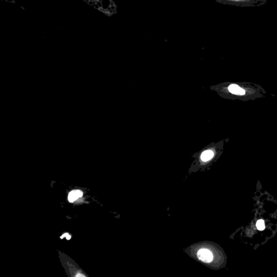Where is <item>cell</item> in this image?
Listing matches in <instances>:
<instances>
[{
  "label": "cell",
  "mask_w": 277,
  "mask_h": 277,
  "mask_svg": "<svg viewBox=\"0 0 277 277\" xmlns=\"http://www.w3.org/2000/svg\"><path fill=\"white\" fill-rule=\"evenodd\" d=\"M197 256L199 259L205 262H210L213 259V255L210 251L203 248L197 253Z\"/></svg>",
  "instance_id": "1"
},
{
  "label": "cell",
  "mask_w": 277,
  "mask_h": 277,
  "mask_svg": "<svg viewBox=\"0 0 277 277\" xmlns=\"http://www.w3.org/2000/svg\"><path fill=\"white\" fill-rule=\"evenodd\" d=\"M228 90L231 93L235 94L243 95V94H245V91L244 89L241 88L237 84H231L228 87Z\"/></svg>",
  "instance_id": "2"
},
{
  "label": "cell",
  "mask_w": 277,
  "mask_h": 277,
  "mask_svg": "<svg viewBox=\"0 0 277 277\" xmlns=\"http://www.w3.org/2000/svg\"><path fill=\"white\" fill-rule=\"evenodd\" d=\"M214 153L213 151L207 150L203 152L201 156V159L203 161H207L213 158Z\"/></svg>",
  "instance_id": "3"
},
{
  "label": "cell",
  "mask_w": 277,
  "mask_h": 277,
  "mask_svg": "<svg viewBox=\"0 0 277 277\" xmlns=\"http://www.w3.org/2000/svg\"><path fill=\"white\" fill-rule=\"evenodd\" d=\"M78 198H79V197L77 193V190H72V192H70L69 193V195H68V200L70 203H73L74 201L77 200V199Z\"/></svg>",
  "instance_id": "4"
},
{
  "label": "cell",
  "mask_w": 277,
  "mask_h": 277,
  "mask_svg": "<svg viewBox=\"0 0 277 277\" xmlns=\"http://www.w3.org/2000/svg\"><path fill=\"white\" fill-rule=\"evenodd\" d=\"M256 226L257 227L258 230L260 231L264 230L265 227L264 221L263 220H258L256 224Z\"/></svg>",
  "instance_id": "5"
},
{
  "label": "cell",
  "mask_w": 277,
  "mask_h": 277,
  "mask_svg": "<svg viewBox=\"0 0 277 277\" xmlns=\"http://www.w3.org/2000/svg\"><path fill=\"white\" fill-rule=\"evenodd\" d=\"M77 194H78V196L79 197H82V195H83V193L82 192H81V190H77Z\"/></svg>",
  "instance_id": "6"
},
{
  "label": "cell",
  "mask_w": 277,
  "mask_h": 277,
  "mask_svg": "<svg viewBox=\"0 0 277 277\" xmlns=\"http://www.w3.org/2000/svg\"><path fill=\"white\" fill-rule=\"evenodd\" d=\"M68 233H65V234H64L63 235H62V237H60V238H61V239H63V238L64 237H67V235H68Z\"/></svg>",
  "instance_id": "7"
},
{
  "label": "cell",
  "mask_w": 277,
  "mask_h": 277,
  "mask_svg": "<svg viewBox=\"0 0 277 277\" xmlns=\"http://www.w3.org/2000/svg\"><path fill=\"white\" fill-rule=\"evenodd\" d=\"M70 238H71L70 235H69V234H68V235H67V237H66V239H67V240H70Z\"/></svg>",
  "instance_id": "8"
}]
</instances>
